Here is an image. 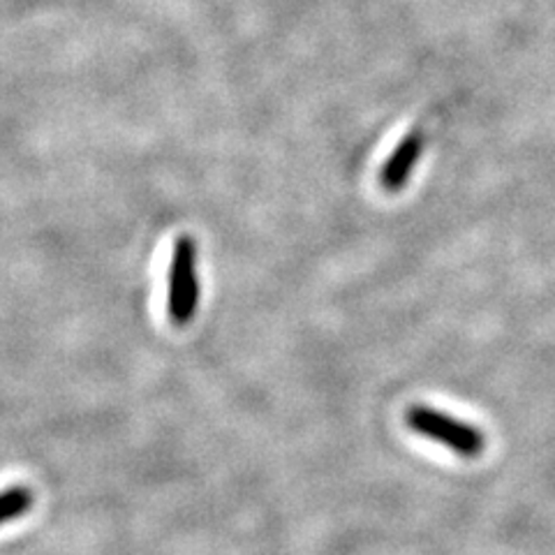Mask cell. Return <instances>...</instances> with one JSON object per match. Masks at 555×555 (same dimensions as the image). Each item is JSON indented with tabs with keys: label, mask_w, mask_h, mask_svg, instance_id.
<instances>
[{
	"label": "cell",
	"mask_w": 555,
	"mask_h": 555,
	"mask_svg": "<svg viewBox=\"0 0 555 555\" xmlns=\"http://www.w3.org/2000/svg\"><path fill=\"white\" fill-rule=\"evenodd\" d=\"M405 424L420 438L436 442L461 459H477L486 449V436L475 424L430 405L416 403L408 408Z\"/></svg>",
	"instance_id": "1"
},
{
	"label": "cell",
	"mask_w": 555,
	"mask_h": 555,
	"mask_svg": "<svg viewBox=\"0 0 555 555\" xmlns=\"http://www.w3.org/2000/svg\"><path fill=\"white\" fill-rule=\"evenodd\" d=\"M197 273H195V243L193 238L181 236L173 248L171 267H169V318L177 326L193 320L197 308Z\"/></svg>",
	"instance_id": "2"
},
{
	"label": "cell",
	"mask_w": 555,
	"mask_h": 555,
	"mask_svg": "<svg viewBox=\"0 0 555 555\" xmlns=\"http://www.w3.org/2000/svg\"><path fill=\"white\" fill-rule=\"evenodd\" d=\"M424 146H426V134L422 128H414L401 139V142H398L387 163L379 169V185L385 193L396 195L408 185L416 163L422 158Z\"/></svg>",
	"instance_id": "3"
},
{
	"label": "cell",
	"mask_w": 555,
	"mask_h": 555,
	"mask_svg": "<svg viewBox=\"0 0 555 555\" xmlns=\"http://www.w3.org/2000/svg\"><path fill=\"white\" fill-rule=\"evenodd\" d=\"M35 507V493L26 483H14L0 491V528L22 520Z\"/></svg>",
	"instance_id": "4"
}]
</instances>
